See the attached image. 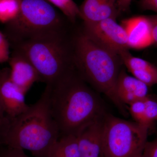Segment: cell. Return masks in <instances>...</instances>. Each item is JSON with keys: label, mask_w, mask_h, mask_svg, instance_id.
Masks as SVG:
<instances>
[{"label": "cell", "mask_w": 157, "mask_h": 157, "mask_svg": "<svg viewBox=\"0 0 157 157\" xmlns=\"http://www.w3.org/2000/svg\"><path fill=\"white\" fill-rule=\"evenodd\" d=\"M49 88V104L60 136L77 135L82 129L107 112L101 98L75 68Z\"/></svg>", "instance_id": "obj_1"}, {"label": "cell", "mask_w": 157, "mask_h": 157, "mask_svg": "<svg viewBox=\"0 0 157 157\" xmlns=\"http://www.w3.org/2000/svg\"><path fill=\"white\" fill-rule=\"evenodd\" d=\"M60 137L49 104V88L46 85L39 100L25 112L10 121L2 144L31 152L35 157H47Z\"/></svg>", "instance_id": "obj_2"}, {"label": "cell", "mask_w": 157, "mask_h": 157, "mask_svg": "<svg viewBox=\"0 0 157 157\" xmlns=\"http://www.w3.org/2000/svg\"><path fill=\"white\" fill-rule=\"evenodd\" d=\"M73 62L78 75L105 95L125 116L126 107L118 98L116 85L120 72V57L96 43L83 33L74 41Z\"/></svg>", "instance_id": "obj_3"}, {"label": "cell", "mask_w": 157, "mask_h": 157, "mask_svg": "<svg viewBox=\"0 0 157 157\" xmlns=\"http://www.w3.org/2000/svg\"><path fill=\"white\" fill-rule=\"evenodd\" d=\"M63 20L46 0H21L19 14L6 24L4 33L12 45L27 40L61 35Z\"/></svg>", "instance_id": "obj_4"}, {"label": "cell", "mask_w": 157, "mask_h": 157, "mask_svg": "<svg viewBox=\"0 0 157 157\" xmlns=\"http://www.w3.org/2000/svg\"><path fill=\"white\" fill-rule=\"evenodd\" d=\"M65 34L31 39L13 45L32 63L41 81L50 85L74 68Z\"/></svg>", "instance_id": "obj_5"}, {"label": "cell", "mask_w": 157, "mask_h": 157, "mask_svg": "<svg viewBox=\"0 0 157 157\" xmlns=\"http://www.w3.org/2000/svg\"><path fill=\"white\" fill-rule=\"evenodd\" d=\"M148 131L136 122L106 113L103 131L104 157H141L147 141Z\"/></svg>", "instance_id": "obj_6"}, {"label": "cell", "mask_w": 157, "mask_h": 157, "mask_svg": "<svg viewBox=\"0 0 157 157\" xmlns=\"http://www.w3.org/2000/svg\"><path fill=\"white\" fill-rule=\"evenodd\" d=\"M83 34L101 46L119 55L129 48L126 32L116 19L107 18L93 23H84Z\"/></svg>", "instance_id": "obj_7"}, {"label": "cell", "mask_w": 157, "mask_h": 157, "mask_svg": "<svg viewBox=\"0 0 157 157\" xmlns=\"http://www.w3.org/2000/svg\"><path fill=\"white\" fill-rule=\"evenodd\" d=\"M25 94L11 80L9 68L0 70V107L10 121L28 109Z\"/></svg>", "instance_id": "obj_8"}, {"label": "cell", "mask_w": 157, "mask_h": 157, "mask_svg": "<svg viewBox=\"0 0 157 157\" xmlns=\"http://www.w3.org/2000/svg\"><path fill=\"white\" fill-rule=\"evenodd\" d=\"M107 112L87 124L76 135L80 157H104L103 125Z\"/></svg>", "instance_id": "obj_9"}, {"label": "cell", "mask_w": 157, "mask_h": 157, "mask_svg": "<svg viewBox=\"0 0 157 157\" xmlns=\"http://www.w3.org/2000/svg\"><path fill=\"white\" fill-rule=\"evenodd\" d=\"M8 62L11 80L25 94L35 82L41 81L32 63L19 51L14 48Z\"/></svg>", "instance_id": "obj_10"}, {"label": "cell", "mask_w": 157, "mask_h": 157, "mask_svg": "<svg viewBox=\"0 0 157 157\" xmlns=\"http://www.w3.org/2000/svg\"><path fill=\"white\" fill-rule=\"evenodd\" d=\"M121 25L126 32L129 48L142 49L153 44L148 16L131 17L123 20Z\"/></svg>", "instance_id": "obj_11"}, {"label": "cell", "mask_w": 157, "mask_h": 157, "mask_svg": "<svg viewBox=\"0 0 157 157\" xmlns=\"http://www.w3.org/2000/svg\"><path fill=\"white\" fill-rule=\"evenodd\" d=\"M118 0H84L79 7V17L84 23H93L109 18L116 19L120 11Z\"/></svg>", "instance_id": "obj_12"}, {"label": "cell", "mask_w": 157, "mask_h": 157, "mask_svg": "<svg viewBox=\"0 0 157 157\" xmlns=\"http://www.w3.org/2000/svg\"><path fill=\"white\" fill-rule=\"evenodd\" d=\"M148 86L121 70L117 82V94L122 103L130 105L136 101L144 100L148 96Z\"/></svg>", "instance_id": "obj_13"}, {"label": "cell", "mask_w": 157, "mask_h": 157, "mask_svg": "<svg viewBox=\"0 0 157 157\" xmlns=\"http://www.w3.org/2000/svg\"><path fill=\"white\" fill-rule=\"evenodd\" d=\"M122 62L133 76L148 86L157 84V67L151 63L132 56L128 50L119 54Z\"/></svg>", "instance_id": "obj_14"}, {"label": "cell", "mask_w": 157, "mask_h": 157, "mask_svg": "<svg viewBox=\"0 0 157 157\" xmlns=\"http://www.w3.org/2000/svg\"><path fill=\"white\" fill-rule=\"evenodd\" d=\"M47 157H80L77 136H60L50 149Z\"/></svg>", "instance_id": "obj_15"}, {"label": "cell", "mask_w": 157, "mask_h": 157, "mask_svg": "<svg viewBox=\"0 0 157 157\" xmlns=\"http://www.w3.org/2000/svg\"><path fill=\"white\" fill-rule=\"evenodd\" d=\"M21 0H0V22L8 23L19 14Z\"/></svg>", "instance_id": "obj_16"}, {"label": "cell", "mask_w": 157, "mask_h": 157, "mask_svg": "<svg viewBox=\"0 0 157 157\" xmlns=\"http://www.w3.org/2000/svg\"><path fill=\"white\" fill-rule=\"evenodd\" d=\"M62 11L72 22H75L79 17V7L73 0H46Z\"/></svg>", "instance_id": "obj_17"}, {"label": "cell", "mask_w": 157, "mask_h": 157, "mask_svg": "<svg viewBox=\"0 0 157 157\" xmlns=\"http://www.w3.org/2000/svg\"><path fill=\"white\" fill-rule=\"evenodd\" d=\"M145 101V125L150 129L157 119V101L147 96Z\"/></svg>", "instance_id": "obj_18"}, {"label": "cell", "mask_w": 157, "mask_h": 157, "mask_svg": "<svg viewBox=\"0 0 157 157\" xmlns=\"http://www.w3.org/2000/svg\"><path fill=\"white\" fill-rule=\"evenodd\" d=\"M145 99L130 104L129 111L135 122L147 128L145 125Z\"/></svg>", "instance_id": "obj_19"}, {"label": "cell", "mask_w": 157, "mask_h": 157, "mask_svg": "<svg viewBox=\"0 0 157 157\" xmlns=\"http://www.w3.org/2000/svg\"><path fill=\"white\" fill-rule=\"evenodd\" d=\"M10 42L4 33L0 31V64L9 62L10 57Z\"/></svg>", "instance_id": "obj_20"}, {"label": "cell", "mask_w": 157, "mask_h": 157, "mask_svg": "<svg viewBox=\"0 0 157 157\" xmlns=\"http://www.w3.org/2000/svg\"><path fill=\"white\" fill-rule=\"evenodd\" d=\"M141 157H157V138L147 142Z\"/></svg>", "instance_id": "obj_21"}, {"label": "cell", "mask_w": 157, "mask_h": 157, "mask_svg": "<svg viewBox=\"0 0 157 157\" xmlns=\"http://www.w3.org/2000/svg\"><path fill=\"white\" fill-rule=\"evenodd\" d=\"M0 157H31L25 153L23 150L7 147L0 154Z\"/></svg>", "instance_id": "obj_22"}, {"label": "cell", "mask_w": 157, "mask_h": 157, "mask_svg": "<svg viewBox=\"0 0 157 157\" xmlns=\"http://www.w3.org/2000/svg\"><path fill=\"white\" fill-rule=\"evenodd\" d=\"M9 123L10 121L6 117L0 107V144H2V139Z\"/></svg>", "instance_id": "obj_23"}, {"label": "cell", "mask_w": 157, "mask_h": 157, "mask_svg": "<svg viewBox=\"0 0 157 157\" xmlns=\"http://www.w3.org/2000/svg\"><path fill=\"white\" fill-rule=\"evenodd\" d=\"M140 8L143 10H150L157 13V0H140Z\"/></svg>", "instance_id": "obj_24"}, {"label": "cell", "mask_w": 157, "mask_h": 157, "mask_svg": "<svg viewBox=\"0 0 157 157\" xmlns=\"http://www.w3.org/2000/svg\"><path fill=\"white\" fill-rule=\"evenodd\" d=\"M148 17L151 27L153 43L157 45V15H152Z\"/></svg>", "instance_id": "obj_25"}, {"label": "cell", "mask_w": 157, "mask_h": 157, "mask_svg": "<svg viewBox=\"0 0 157 157\" xmlns=\"http://www.w3.org/2000/svg\"><path fill=\"white\" fill-rule=\"evenodd\" d=\"M132 0H118V8L120 12L129 10Z\"/></svg>", "instance_id": "obj_26"}, {"label": "cell", "mask_w": 157, "mask_h": 157, "mask_svg": "<svg viewBox=\"0 0 157 157\" xmlns=\"http://www.w3.org/2000/svg\"></svg>", "instance_id": "obj_27"}]
</instances>
